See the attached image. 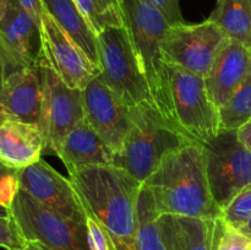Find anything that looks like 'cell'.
<instances>
[{
    "mask_svg": "<svg viewBox=\"0 0 251 250\" xmlns=\"http://www.w3.org/2000/svg\"><path fill=\"white\" fill-rule=\"evenodd\" d=\"M86 213L107 229L117 250H136L137 201L142 184L115 166L69 173Z\"/></svg>",
    "mask_w": 251,
    "mask_h": 250,
    "instance_id": "6da1fadb",
    "label": "cell"
},
{
    "mask_svg": "<svg viewBox=\"0 0 251 250\" xmlns=\"http://www.w3.org/2000/svg\"><path fill=\"white\" fill-rule=\"evenodd\" d=\"M142 185L151 193L158 216L222 218L211 194L202 145L193 142L169 153Z\"/></svg>",
    "mask_w": 251,
    "mask_h": 250,
    "instance_id": "7a4b0ae2",
    "label": "cell"
},
{
    "mask_svg": "<svg viewBox=\"0 0 251 250\" xmlns=\"http://www.w3.org/2000/svg\"><path fill=\"white\" fill-rule=\"evenodd\" d=\"M120 9L156 109L178 129L171 98L168 64L162 50V42L171 25L149 0H120Z\"/></svg>",
    "mask_w": 251,
    "mask_h": 250,
    "instance_id": "3957f363",
    "label": "cell"
},
{
    "mask_svg": "<svg viewBox=\"0 0 251 250\" xmlns=\"http://www.w3.org/2000/svg\"><path fill=\"white\" fill-rule=\"evenodd\" d=\"M193 144L172 126L151 103L131 108L130 127L124 142L114 153L113 166L144 183L172 152Z\"/></svg>",
    "mask_w": 251,
    "mask_h": 250,
    "instance_id": "277c9868",
    "label": "cell"
},
{
    "mask_svg": "<svg viewBox=\"0 0 251 250\" xmlns=\"http://www.w3.org/2000/svg\"><path fill=\"white\" fill-rule=\"evenodd\" d=\"M98 41L100 80L130 108L142 103L154 105L126 27H108L98 33Z\"/></svg>",
    "mask_w": 251,
    "mask_h": 250,
    "instance_id": "5b68a950",
    "label": "cell"
},
{
    "mask_svg": "<svg viewBox=\"0 0 251 250\" xmlns=\"http://www.w3.org/2000/svg\"><path fill=\"white\" fill-rule=\"evenodd\" d=\"M169 87L178 129L195 144L203 145L221 131L220 108L212 102L205 78L168 64Z\"/></svg>",
    "mask_w": 251,
    "mask_h": 250,
    "instance_id": "8992f818",
    "label": "cell"
},
{
    "mask_svg": "<svg viewBox=\"0 0 251 250\" xmlns=\"http://www.w3.org/2000/svg\"><path fill=\"white\" fill-rule=\"evenodd\" d=\"M22 238L51 250H91L86 223L44 207L20 189L10 207Z\"/></svg>",
    "mask_w": 251,
    "mask_h": 250,
    "instance_id": "52a82bcc",
    "label": "cell"
},
{
    "mask_svg": "<svg viewBox=\"0 0 251 250\" xmlns=\"http://www.w3.org/2000/svg\"><path fill=\"white\" fill-rule=\"evenodd\" d=\"M202 147L211 194L223 210L242 189L251 184V153L233 130H221Z\"/></svg>",
    "mask_w": 251,
    "mask_h": 250,
    "instance_id": "ba28073f",
    "label": "cell"
},
{
    "mask_svg": "<svg viewBox=\"0 0 251 250\" xmlns=\"http://www.w3.org/2000/svg\"><path fill=\"white\" fill-rule=\"evenodd\" d=\"M230 39L210 20L171 26L162 42L167 64L178 65L205 78Z\"/></svg>",
    "mask_w": 251,
    "mask_h": 250,
    "instance_id": "9c48e42d",
    "label": "cell"
},
{
    "mask_svg": "<svg viewBox=\"0 0 251 250\" xmlns=\"http://www.w3.org/2000/svg\"><path fill=\"white\" fill-rule=\"evenodd\" d=\"M43 93L39 127L44 139V152L56 154L66 135L85 119L82 90L66 85L44 60L41 61Z\"/></svg>",
    "mask_w": 251,
    "mask_h": 250,
    "instance_id": "30bf717a",
    "label": "cell"
},
{
    "mask_svg": "<svg viewBox=\"0 0 251 250\" xmlns=\"http://www.w3.org/2000/svg\"><path fill=\"white\" fill-rule=\"evenodd\" d=\"M0 51L4 59L5 76L37 66L43 58L41 27L16 0H9L0 19Z\"/></svg>",
    "mask_w": 251,
    "mask_h": 250,
    "instance_id": "8fae6325",
    "label": "cell"
},
{
    "mask_svg": "<svg viewBox=\"0 0 251 250\" xmlns=\"http://www.w3.org/2000/svg\"><path fill=\"white\" fill-rule=\"evenodd\" d=\"M19 184L21 190L44 207L86 223L87 213L70 178L61 175L42 158L19 169Z\"/></svg>",
    "mask_w": 251,
    "mask_h": 250,
    "instance_id": "7c38bea8",
    "label": "cell"
},
{
    "mask_svg": "<svg viewBox=\"0 0 251 250\" xmlns=\"http://www.w3.org/2000/svg\"><path fill=\"white\" fill-rule=\"evenodd\" d=\"M41 39L46 63L70 87L83 90L92 78L100 74V68L86 56L46 11L42 16Z\"/></svg>",
    "mask_w": 251,
    "mask_h": 250,
    "instance_id": "4fadbf2b",
    "label": "cell"
},
{
    "mask_svg": "<svg viewBox=\"0 0 251 250\" xmlns=\"http://www.w3.org/2000/svg\"><path fill=\"white\" fill-rule=\"evenodd\" d=\"M85 118L108 146L118 152L130 127L131 108L96 76L82 90Z\"/></svg>",
    "mask_w": 251,
    "mask_h": 250,
    "instance_id": "5bb4252c",
    "label": "cell"
},
{
    "mask_svg": "<svg viewBox=\"0 0 251 250\" xmlns=\"http://www.w3.org/2000/svg\"><path fill=\"white\" fill-rule=\"evenodd\" d=\"M42 93L41 63L33 68L21 69L5 76L0 92V117L39 126Z\"/></svg>",
    "mask_w": 251,
    "mask_h": 250,
    "instance_id": "9a60e30c",
    "label": "cell"
},
{
    "mask_svg": "<svg viewBox=\"0 0 251 250\" xmlns=\"http://www.w3.org/2000/svg\"><path fill=\"white\" fill-rule=\"evenodd\" d=\"M251 73V51L238 42L229 41L205 77L212 102L222 107Z\"/></svg>",
    "mask_w": 251,
    "mask_h": 250,
    "instance_id": "2e32d148",
    "label": "cell"
},
{
    "mask_svg": "<svg viewBox=\"0 0 251 250\" xmlns=\"http://www.w3.org/2000/svg\"><path fill=\"white\" fill-rule=\"evenodd\" d=\"M58 156L68 172L85 167L113 166L114 151L85 119L78 123L61 142Z\"/></svg>",
    "mask_w": 251,
    "mask_h": 250,
    "instance_id": "e0dca14e",
    "label": "cell"
},
{
    "mask_svg": "<svg viewBox=\"0 0 251 250\" xmlns=\"http://www.w3.org/2000/svg\"><path fill=\"white\" fill-rule=\"evenodd\" d=\"M44 153V139L38 125L5 119L0 125V159L14 169L39 161Z\"/></svg>",
    "mask_w": 251,
    "mask_h": 250,
    "instance_id": "ac0fdd59",
    "label": "cell"
},
{
    "mask_svg": "<svg viewBox=\"0 0 251 250\" xmlns=\"http://www.w3.org/2000/svg\"><path fill=\"white\" fill-rule=\"evenodd\" d=\"M157 221L166 250H215L217 220L162 215Z\"/></svg>",
    "mask_w": 251,
    "mask_h": 250,
    "instance_id": "d6986e66",
    "label": "cell"
},
{
    "mask_svg": "<svg viewBox=\"0 0 251 250\" xmlns=\"http://www.w3.org/2000/svg\"><path fill=\"white\" fill-rule=\"evenodd\" d=\"M44 11L50 15L58 26L71 41L100 68V41L95 31L75 0H42Z\"/></svg>",
    "mask_w": 251,
    "mask_h": 250,
    "instance_id": "ffe728a7",
    "label": "cell"
},
{
    "mask_svg": "<svg viewBox=\"0 0 251 250\" xmlns=\"http://www.w3.org/2000/svg\"><path fill=\"white\" fill-rule=\"evenodd\" d=\"M207 20L222 29L230 41L238 42L251 50L250 0H217Z\"/></svg>",
    "mask_w": 251,
    "mask_h": 250,
    "instance_id": "44dd1931",
    "label": "cell"
},
{
    "mask_svg": "<svg viewBox=\"0 0 251 250\" xmlns=\"http://www.w3.org/2000/svg\"><path fill=\"white\" fill-rule=\"evenodd\" d=\"M157 218L153 198L149 189L141 185L137 201L136 250H166Z\"/></svg>",
    "mask_w": 251,
    "mask_h": 250,
    "instance_id": "7402d4cb",
    "label": "cell"
},
{
    "mask_svg": "<svg viewBox=\"0 0 251 250\" xmlns=\"http://www.w3.org/2000/svg\"><path fill=\"white\" fill-rule=\"evenodd\" d=\"M251 120V73L220 108V129L237 131Z\"/></svg>",
    "mask_w": 251,
    "mask_h": 250,
    "instance_id": "603a6c76",
    "label": "cell"
},
{
    "mask_svg": "<svg viewBox=\"0 0 251 250\" xmlns=\"http://www.w3.org/2000/svg\"><path fill=\"white\" fill-rule=\"evenodd\" d=\"M75 2L97 33L108 27L124 26L123 15L108 9L100 0H75Z\"/></svg>",
    "mask_w": 251,
    "mask_h": 250,
    "instance_id": "cb8c5ba5",
    "label": "cell"
},
{
    "mask_svg": "<svg viewBox=\"0 0 251 250\" xmlns=\"http://www.w3.org/2000/svg\"><path fill=\"white\" fill-rule=\"evenodd\" d=\"M251 217V184L239 191L222 210V220L228 227L238 229Z\"/></svg>",
    "mask_w": 251,
    "mask_h": 250,
    "instance_id": "d4e9b609",
    "label": "cell"
},
{
    "mask_svg": "<svg viewBox=\"0 0 251 250\" xmlns=\"http://www.w3.org/2000/svg\"><path fill=\"white\" fill-rule=\"evenodd\" d=\"M215 250H251V240L228 227L222 218L216 221Z\"/></svg>",
    "mask_w": 251,
    "mask_h": 250,
    "instance_id": "484cf974",
    "label": "cell"
},
{
    "mask_svg": "<svg viewBox=\"0 0 251 250\" xmlns=\"http://www.w3.org/2000/svg\"><path fill=\"white\" fill-rule=\"evenodd\" d=\"M19 190V171L6 166L0 159V205L11 207Z\"/></svg>",
    "mask_w": 251,
    "mask_h": 250,
    "instance_id": "4316f807",
    "label": "cell"
},
{
    "mask_svg": "<svg viewBox=\"0 0 251 250\" xmlns=\"http://www.w3.org/2000/svg\"><path fill=\"white\" fill-rule=\"evenodd\" d=\"M26 240L22 238L12 217H0V248L6 250H24Z\"/></svg>",
    "mask_w": 251,
    "mask_h": 250,
    "instance_id": "83f0119b",
    "label": "cell"
},
{
    "mask_svg": "<svg viewBox=\"0 0 251 250\" xmlns=\"http://www.w3.org/2000/svg\"><path fill=\"white\" fill-rule=\"evenodd\" d=\"M86 227L91 250H117L109 233L95 218L87 216Z\"/></svg>",
    "mask_w": 251,
    "mask_h": 250,
    "instance_id": "f1b7e54d",
    "label": "cell"
},
{
    "mask_svg": "<svg viewBox=\"0 0 251 250\" xmlns=\"http://www.w3.org/2000/svg\"><path fill=\"white\" fill-rule=\"evenodd\" d=\"M149 1L163 14L171 26L185 24L179 7V0H149Z\"/></svg>",
    "mask_w": 251,
    "mask_h": 250,
    "instance_id": "f546056e",
    "label": "cell"
},
{
    "mask_svg": "<svg viewBox=\"0 0 251 250\" xmlns=\"http://www.w3.org/2000/svg\"><path fill=\"white\" fill-rule=\"evenodd\" d=\"M16 1L34 20V22L41 27L42 16H43L44 12L42 0H16Z\"/></svg>",
    "mask_w": 251,
    "mask_h": 250,
    "instance_id": "4dcf8cb0",
    "label": "cell"
},
{
    "mask_svg": "<svg viewBox=\"0 0 251 250\" xmlns=\"http://www.w3.org/2000/svg\"><path fill=\"white\" fill-rule=\"evenodd\" d=\"M237 136L240 144L251 153V120L237 130Z\"/></svg>",
    "mask_w": 251,
    "mask_h": 250,
    "instance_id": "1f68e13d",
    "label": "cell"
},
{
    "mask_svg": "<svg viewBox=\"0 0 251 250\" xmlns=\"http://www.w3.org/2000/svg\"><path fill=\"white\" fill-rule=\"evenodd\" d=\"M237 230L240 233V234H243L244 237H247L248 239L251 240V217L242 225V227L238 228Z\"/></svg>",
    "mask_w": 251,
    "mask_h": 250,
    "instance_id": "d6a6232c",
    "label": "cell"
},
{
    "mask_svg": "<svg viewBox=\"0 0 251 250\" xmlns=\"http://www.w3.org/2000/svg\"><path fill=\"white\" fill-rule=\"evenodd\" d=\"M108 9L113 10V11H117L119 14H122V9H120V1L119 0H100Z\"/></svg>",
    "mask_w": 251,
    "mask_h": 250,
    "instance_id": "836d02e7",
    "label": "cell"
},
{
    "mask_svg": "<svg viewBox=\"0 0 251 250\" xmlns=\"http://www.w3.org/2000/svg\"><path fill=\"white\" fill-rule=\"evenodd\" d=\"M24 250H51V249L47 248L46 245L41 244V243L28 242V243H26V247H25Z\"/></svg>",
    "mask_w": 251,
    "mask_h": 250,
    "instance_id": "e575fe53",
    "label": "cell"
},
{
    "mask_svg": "<svg viewBox=\"0 0 251 250\" xmlns=\"http://www.w3.org/2000/svg\"><path fill=\"white\" fill-rule=\"evenodd\" d=\"M5 81V65H4V59H2L1 51H0V92L2 90Z\"/></svg>",
    "mask_w": 251,
    "mask_h": 250,
    "instance_id": "d590c367",
    "label": "cell"
},
{
    "mask_svg": "<svg viewBox=\"0 0 251 250\" xmlns=\"http://www.w3.org/2000/svg\"><path fill=\"white\" fill-rule=\"evenodd\" d=\"M11 212H10V208L5 207V206L0 205V217H10Z\"/></svg>",
    "mask_w": 251,
    "mask_h": 250,
    "instance_id": "8d00e7d4",
    "label": "cell"
},
{
    "mask_svg": "<svg viewBox=\"0 0 251 250\" xmlns=\"http://www.w3.org/2000/svg\"><path fill=\"white\" fill-rule=\"evenodd\" d=\"M7 2H9V0H0V19H1L2 15H4V12H5V10H6Z\"/></svg>",
    "mask_w": 251,
    "mask_h": 250,
    "instance_id": "74e56055",
    "label": "cell"
},
{
    "mask_svg": "<svg viewBox=\"0 0 251 250\" xmlns=\"http://www.w3.org/2000/svg\"><path fill=\"white\" fill-rule=\"evenodd\" d=\"M4 118H2V117H0V125H1L2 124V122H4Z\"/></svg>",
    "mask_w": 251,
    "mask_h": 250,
    "instance_id": "f35d334b",
    "label": "cell"
},
{
    "mask_svg": "<svg viewBox=\"0 0 251 250\" xmlns=\"http://www.w3.org/2000/svg\"><path fill=\"white\" fill-rule=\"evenodd\" d=\"M119 1H120V0H119Z\"/></svg>",
    "mask_w": 251,
    "mask_h": 250,
    "instance_id": "ab89813d",
    "label": "cell"
},
{
    "mask_svg": "<svg viewBox=\"0 0 251 250\" xmlns=\"http://www.w3.org/2000/svg\"><path fill=\"white\" fill-rule=\"evenodd\" d=\"M250 1H251V0H250Z\"/></svg>",
    "mask_w": 251,
    "mask_h": 250,
    "instance_id": "60d3db41",
    "label": "cell"
},
{
    "mask_svg": "<svg viewBox=\"0 0 251 250\" xmlns=\"http://www.w3.org/2000/svg\"><path fill=\"white\" fill-rule=\"evenodd\" d=\"M250 51H251V50H250Z\"/></svg>",
    "mask_w": 251,
    "mask_h": 250,
    "instance_id": "b9f144b4",
    "label": "cell"
}]
</instances>
